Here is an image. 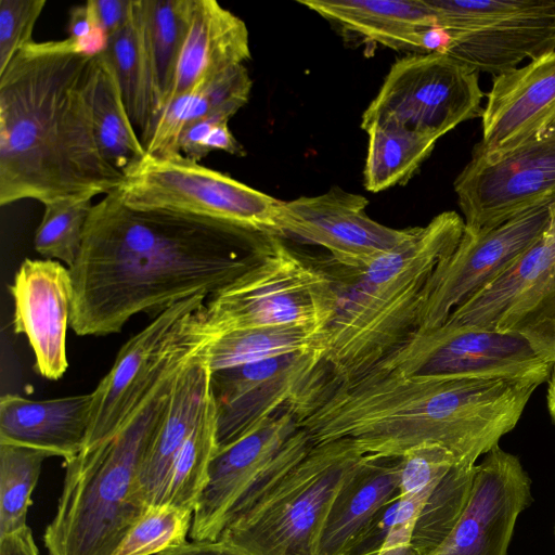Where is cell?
Masks as SVG:
<instances>
[{
	"label": "cell",
	"instance_id": "cell-37",
	"mask_svg": "<svg viewBox=\"0 0 555 555\" xmlns=\"http://www.w3.org/2000/svg\"><path fill=\"white\" fill-rule=\"evenodd\" d=\"M251 86L248 72L242 64L181 94L184 105V129L190 124L218 112H227L234 116L248 102Z\"/></svg>",
	"mask_w": 555,
	"mask_h": 555
},
{
	"label": "cell",
	"instance_id": "cell-30",
	"mask_svg": "<svg viewBox=\"0 0 555 555\" xmlns=\"http://www.w3.org/2000/svg\"><path fill=\"white\" fill-rule=\"evenodd\" d=\"M363 170L372 193L405 184L430 156L438 139L395 126H371Z\"/></svg>",
	"mask_w": 555,
	"mask_h": 555
},
{
	"label": "cell",
	"instance_id": "cell-1",
	"mask_svg": "<svg viewBox=\"0 0 555 555\" xmlns=\"http://www.w3.org/2000/svg\"><path fill=\"white\" fill-rule=\"evenodd\" d=\"M273 233L192 212L140 208L115 192L92 206L69 268V326L78 336L116 334L137 313L218 293L248 268Z\"/></svg>",
	"mask_w": 555,
	"mask_h": 555
},
{
	"label": "cell",
	"instance_id": "cell-25",
	"mask_svg": "<svg viewBox=\"0 0 555 555\" xmlns=\"http://www.w3.org/2000/svg\"><path fill=\"white\" fill-rule=\"evenodd\" d=\"M249 59V35L245 22L215 0H194L172 87L164 107L175 98Z\"/></svg>",
	"mask_w": 555,
	"mask_h": 555
},
{
	"label": "cell",
	"instance_id": "cell-26",
	"mask_svg": "<svg viewBox=\"0 0 555 555\" xmlns=\"http://www.w3.org/2000/svg\"><path fill=\"white\" fill-rule=\"evenodd\" d=\"M400 456L365 455L331 506L318 555H348L377 512L400 494Z\"/></svg>",
	"mask_w": 555,
	"mask_h": 555
},
{
	"label": "cell",
	"instance_id": "cell-31",
	"mask_svg": "<svg viewBox=\"0 0 555 555\" xmlns=\"http://www.w3.org/2000/svg\"><path fill=\"white\" fill-rule=\"evenodd\" d=\"M141 2L153 68L157 118L172 87L194 0H141Z\"/></svg>",
	"mask_w": 555,
	"mask_h": 555
},
{
	"label": "cell",
	"instance_id": "cell-10",
	"mask_svg": "<svg viewBox=\"0 0 555 555\" xmlns=\"http://www.w3.org/2000/svg\"><path fill=\"white\" fill-rule=\"evenodd\" d=\"M444 53L496 77L555 50V0H426Z\"/></svg>",
	"mask_w": 555,
	"mask_h": 555
},
{
	"label": "cell",
	"instance_id": "cell-15",
	"mask_svg": "<svg viewBox=\"0 0 555 555\" xmlns=\"http://www.w3.org/2000/svg\"><path fill=\"white\" fill-rule=\"evenodd\" d=\"M367 205L365 196L338 186L283 202L279 234L322 246L337 266L359 270L411 238L417 228L382 224L369 217Z\"/></svg>",
	"mask_w": 555,
	"mask_h": 555
},
{
	"label": "cell",
	"instance_id": "cell-34",
	"mask_svg": "<svg viewBox=\"0 0 555 555\" xmlns=\"http://www.w3.org/2000/svg\"><path fill=\"white\" fill-rule=\"evenodd\" d=\"M50 456L38 449L0 443V537L28 526L30 495Z\"/></svg>",
	"mask_w": 555,
	"mask_h": 555
},
{
	"label": "cell",
	"instance_id": "cell-9",
	"mask_svg": "<svg viewBox=\"0 0 555 555\" xmlns=\"http://www.w3.org/2000/svg\"><path fill=\"white\" fill-rule=\"evenodd\" d=\"M207 296L195 295L155 317L119 350L92 393L82 450L114 437L157 386L178 372L214 337L205 325Z\"/></svg>",
	"mask_w": 555,
	"mask_h": 555
},
{
	"label": "cell",
	"instance_id": "cell-24",
	"mask_svg": "<svg viewBox=\"0 0 555 555\" xmlns=\"http://www.w3.org/2000/svg\"><path fill=\"white\" fill-rule=\"evenodd\" d=\"M206 346L177 373L166 415L141 466L138 496L147 508L160 504L175 460L211 393Z\"/></svg>",
	"mask_w": 555,
	"mask_h": 555
},
{
	"label": "cell",
	"instance_id": "cell-11",
	"mask_svg": "<svg viewBox=\"0 0 555 555\" xmlns=\"http://www.w3.org/2000/svg\"><path fill=\"white\" fill-rule=\"evenodd\" d=\"M479 73L440 51L397 60L364 111L361 128L395 126L440 139L481 117Z\"/></svg>",
	"mask_w": 555,
	"mask_h": 555
},
{
	"label": "cell",
	"instance_id": "cell-47",
	"mask_svg": "<svg viewBox=\"0 0 555 555\" xmlns=\"http://www.w3.org/2000/svg\"><path fill=\"white\" fill-rule=\"evenodd\" d=\"M547 408L550 414L555 423V363L553 364L550 377H548V388H547Z\"/></svg>",
	"mask_w": 555,
	"mask_h": 555
},
{
	"label": "cell",
	"instance_id": "cell-39",
	"mask_svg": "<svg viewBox=\"0 0 555 555\" xmlns=\"http://www.w3.org/2000/svg\"><path fill=\"white\" fill-rule=\"evenodd\" d=\"M231 117L233 115L230 113L218 112L190 124L180 138V153L197 163L212 151H223L235 156L245 155L244 147L229 128Z\"/></svg>",
	"mask_w": 555,
	"mask_h": 555
},
{
	"label": "cell",
	"instance_id": "cell-44",
	"mask_svg": "<svg viewBox=\"0 0 555 555\" xmlns=\"http://www.w3.org/2000/svg\"><path fill=\"white\" fill-rule=\"evenodd\" d=\"M99 35L104 37L88 1L70 9L67 38L80 44L87 52L94 54L96 51L91 42Z\"/></svg>",
	"mask_w": 555,
	"mask_h": 555
},
{
	"label": "cell",
	"instance_id": "cell-13",
	"mask_svg": "<svg viewBox=\"0 0 555 555\" xmlns=\"http://www.w3.org/2000/svg\"><path fill=\"white\" fill-rule=\"evenodd\" d=\"M465 229L490 230L555 202V135L498 158L472 156L454 181Z\"/></svg>",
	"mask_w": 555,
	"mask_h": 555
},
{
	"label": "cell",
	"instance_id": "cell-14",
	"mask_svg": "<svg viewBox=\"0 0 555 555\" xmlns=\"http://www.w3.org/2000/svg\"><path fill=\"white\" fill-rule=\"evenodd\" d=\"M550 205L519 215L493 229L464 228L455 249L434 270L416 331L442 325L474 294L496 279L542 235Z\"/></svg>",
	"mask_w": 555,
	"mask_h": 555
},
{
	"label": "cell",
	"instance_id": "cell-2",
	"mask_svg": "<svg viewBox=\"0 0 555 555\" xmlns=\"http://www.w3.org/2000/svg\"><path fill=\"white\" fill-rule=\"evenodd\" d=\"M540 385L369 372L340 384L309 382L287 408L313 444L350 438L365 454L399 457L435 443L473 467L515 428Z\"/></svg>",
	"mask_w": 555,
	"mask_h": 555
},
{
	"label": "cell",
	"instance_id": "cell-4",
	"mask_svg": "<svg viewBox=\"0 0 555 555\" xmlns=\"http://www.w3.org/2000/svg\"><path fill=\"white\" fill-rule=\"evenodd\" d=\"M465 223L455 211L435 216L411 238L339 279V301L312 382H351L372 370L418 327L427 283L457 246ZM348 270V269H347Z\"/></svg>",
	"mask_w": 555,
	"mask_h": 555
},
{
	"label": "cell",
	"instance_id": "cell-35",
	"mask_svg": "<svg viewBox=\"0 0 555 555\" xmlns=\"http://www.w3.org/2000/svg\"><path fill=\"white\" fill-rule=\"evenodd\" d=\"M44 211L36 230L34 247L46 259L70 268L80 251L92 199L74 198L43 204Z\"/></svg>",
	"mask_w": 555,
	"mask_h": 555
},
{
	"label": "cell",
	"instance_id": "cell-45",
	"mask_svg": "<svg viewBox=\"0 0 555 555\" xmlns=\"http://www.w3.org/2000/svg\"><path fill=\"white\" fill-rule=\"evenodd\" d=\"M156 555H247L220 541H185Z\"/></svg>",
	"mask_w": 555,
	"mask_h": 555
},
{
	"label": "cell",
	"instance_id": "cell-6",
	"mask_svg": "<svg viewBox=\"0 0 555 555\" xmlns=\"http://www.w3.org/2000/svg\"><path fill=\"white\" fill-rule=\"evenodd\" d=\"M365 455L350 438L313 444L268 492L227 522L218 541L247 555H318L331 506Z\"/></svg>",
	"mask_w": 555,
	"mask_h": 555
},
{
	"label": "cell",
	"instance_id": "cell-27",
	"mask_svg": "<svg viewBox=\"0 0 555 555\" xmlns=\"http://www.w3.org/2000/svg\"><path fill=\"white\" fill-rule=\"evenodd\" d=\"M103 50L117 76L130 119L144 146L156 119L153 68L141 0L133 1L129 21L108 36Z\"/></svg>",
	"mask_w": 555,
	"mask_h": 555
},
{
	"label": "cell",
	"instance_id": "cell-7",
	"mask_svg": "<svg viewBox=\"0 0 555 555\" xmlns=\"http://www.w3.org/2000/svg\"><path fill=\"white\" fill-rule=\"evenodd\" d=\"M554 363L555 315H544L508 330L443 323L415 331L369 372L503 377L543 384Z\"/></svg>",
	"mask_w": 555,
	"mask_h": 555
},
{
	"label": "cell",
	"instance_id": "cell-40",
	"mask_svg": "<svg viewBox=\"0 0 555 555\" xmlns=\"http://www.w3.org/2000/svg\"><path fill=\"white\" fill-rule=\"evenodd\" d=\"M46 0H0V73L33 42V30Z\"/></svg>",
	"mask_w": 555,
	"mask_h": 555
},
{
	"label": "cell",
	"instance_id": "cell-20",
	"mask_svg": "<svg viewBox=\"0 0 555 555\" xmlns=\"http://www.w3.org/2000/svg\"><path fill=\"white\" fill-rule=\"evenodd\" d=\"M13 330L24 334L35 356V370L56 380L68 367L66 333L73 304L69 268L52 259H25L10 285Z\"/></svg>",
	"mask_w": 555,
	"mask_h": 555
},
{
	"label": "cell",
	"instance_id": "cell-42",
	"mask_svg": "<svg viewBox=\"0 0 555 555\" xmlns=\"http://www.w3.org/2000/svg\"><path fill=\"white\" fill-rule=\"evenodd\" d=\"M400 501L401 496L399 494L377 512L357 539L348 555H378L395 524Z\"/></svg>",
	"mask_w": 555,
	"mask_h": 555
},
{
	"label": "cell",
	"instance_id": "cell-38",
	"mask_svg": "<svg viewBox=\"0 0 555 555\" xmlns=\"http://www.w3.org/2000/svg\"><path fill=\"white\" fill-rule=\"evenodd\" d=\"M400 459L399 493L406 498L429 496L449 470L459 464L449 450L435 443L414 447Z\"/></svg>",
	"mask_w": 555,
	"mask_h": 555
},
{
	"label": "cell",
	"instance_id": "cell-8",
	"mask_svg": "<svg viewBox=\"0 0 555 555\" xmlns=\"http://www.w3.org/2000/svg\"><path fill=\"white\" fill-rule=\"evenodd\" d=\"M339 301V279L285 245L274 234L256 262L231 284L208 297L207 331L306 325L326 330Z\"/></svg>",
	"mask_w": 555,
	"mask_h": 555
},
{
	"label": "cell",
	"instance_id": "cell-18",
	"mask_svg": "<svg viewBox=\"0 0 555 555\" xmlns=\"http://www.w3.org/2000/svg\"><path fill=\"white\" fill-rule=\"evenodd\" d=\"M472 156L498 158L555 135V50L493 77Z\"/></svg>",
	"mask_w": 555,
	"mask_h": 555
},
{
	"label": "cell",
	"instance_id": "cell-32",
	"mask_svg": "<svg viewBox=\"0 0 555 555\" xmlns=\"http://www.w3.org/2000/svg\"><path fill=\"white\" fill-rule=\"evenodd\" d=\"M217 450V408L210 393L193 430L171 468L162 504L194 512L208 477V468Z\"/></svg>",
	"mask_w": 555,
	"mask_h": 555
},
{
	"label": "cell",
	"instance_id": "cell-29",
	"mask_svg": "<svg viewBox=\"0 0 555 555\" xmlns=\"http://www.w3.org/2000/svg\"><path fill=\"white\" fill-rule=\"evenodd\" d=\"M325 332L306 325L235 330L214 336L205 352L210 372L321 346Z\"/></svg>",
	"mask_w": 555,
	"mask_h": 555
},
{
	"label": "cell",
	"instance_id": "cell-36",
	"mask_svg": "<svg viewBox=\"0 0 555 555\" xmlns=\"http://www.w3.org/2000/svg\"><path fill=\"white\" fill-rule=\"evenodd\" d=\"M193 511L169 504L151 506L127 532L113 555H156L186 541Z\"/></svg>",
	"mask_w": 555,
	"mask_h": 555
},
{
	"label": "cell",
	"instance_id": "cell-22",
	"mask_svg": "<svg viewBox=\"0 0 555 555\" xmlns=\"http://www.w3.org/2000/svg\"><path fill=\"white\" fill-rule=\"evenodd\" d=\"M555 261V202L540 238L496 279L460 305L444 323L498 330L532 321L535 297Z\"/></svg>",
	"mask_w": 555,
	"mask_h": 555
},
{
	"label": "cell",
	"instance_id": "cell-41",
	"mask_svg": "<svg viewBox=\"0 0 555 555\" xmlns=\"http://www.w3.org/2000/svg\"><path fill=\"white\" fill-rule=\"evenodd\" d=\"M427 499L426 496H401L395 524L378 555H414L412 548L413 528Z\"/></svg>",
	"mask_w": 555,
	"mask_h": 555
},
{
	"label": "cell",
	"instance_id": "cell-46",
	"mask_svg": "<svg viewBox=\"0 0 555 555\" xmlns=\"http://www.w3.org/2000/svg\"><path fill=\"white\" fill-rule=\"evenodd\" d=\"M0 555H39L31 529L22 530L0 537Z\"/></svg>",
	"mask_w": 555,
	"mask_h": 555
},
{
	"label": "cell",
	"instance_id": "cell-21",
	"mask_svg": "<svg viewBox=\"0 0 555 555\" xmlns=\"http://www.w3.org/2000/svg\"><path fill=\"white\" fill-rule=\"evenodd\" d=\"M345 39L397 51L444 52L450 37L436 25L426 0H298Z\"/></svg>",
	"mask_w": 555,
	"mask_h": 555
},
{
	"label": "cell",
	"instance_id": "cell-3",
	"mask_svg": "<svg viewBox=\"0 0 555 555\" xmlns=\"http://www.w3.org/2000/svg\"><path fill=\"white\" fill-rule=\"evenodd\" d=\"M93 54L69 38L33 41L0 73V205L107 195L124 176L98 147Z\"/></svg>",
	"mask_w": 555,
	"mask_h": 555
},
{
	"label": "cell",
	"instance_id": "cell-12",
	"mask_svg": "<svg viewBox=\"0 0 555 555\" xmlns=\"http://www.w3.org/2000/svg\"><path fill=\"white\" fill-rule=\"evenodd\" d=\"M114 192L132 207L192 212L280 235L283 201L182 154L170 157L146 154L124 173Z\"/></svg>",
	"mask_w": 555,
	"mask_h": 555
},
{
	"label": "cell",
	"instance_id": "cell-28",
	"mask_svg": "<svg viewBox=\"0 0 555 555\" xmlns=\"http://www.w3.org/2000/svg\"><path fill=\"white\" fill-rule=\"evenodd\" d=\"M90 108L100 153L124 176L144 158L146 152L130 119L117 76L103 48L93 54Z\"/></svg>",
	"mask_w": 555,
	"mask_h": 555
},
{
	"label": "cell",
	"instance_id": "cell-5",
	"mask_svg": "<svg viewBox=\"0 0 555 555\" xmlns=\"http://www.w3.org/2000/svg\"><path fill=\"white\" fill-rule=\"evenodd\" d=\"M178 372L157 386L114 437L64 461L63 489L43 533L49 555H113L146 512L138 496V477Z\"/></svg>",
	"mask_w": 555,
	"mask_h": 555
},
{
	"label": "cell",
	"instance_id": "cell-23",
	"mask_svg": "<svg viewBox=\"0 0 555 555\" xmlns=\"http://www.w3.org/2000/svg\"><path fill=\"white\" fill-rule=\"evenodd\" d=\"M91 404V392L47 400L5 393L0 399V443L70 460L82 450Z\"/></svg>",
	"mask_w": 555,
	"mask_h": 555
},
{
	"label": "cell",
	"instance_id": "cell-16",
	"mask_svg": "<svg viewBox=\"0 0 555 555\" xmlns=\"http://www.w3.org/2000/svg\"><path fill=\"white\" fill-rule=\"evenodd\" d=\"M322 358L321 345L210 372L217 408L216 451L287 406L315 373Z\"/></svg>",
	"mask_w": 555,
	"mask_h": 555
},
{
	"label": "cell",
	"instance_id": "cell-19",
	"mask_svg": "<svg viewBox=\"0 0 555 555\" xmlns=\"http://www.w3.org/2000/svg\"><path fill=\"white\" fill-rule=\"evenodd\" d=\"M298 428L294 414L285 406L216 451L193 512L189 533L192 541L218 540L235 502L274 462Z\"/></svg>",
	"mask_w": 555,
	"mask_h": 555
},
{
	"label": "cell",
	"instance_id": "cell-48",
	"mask_svg": "<svg viewBox=\"0 0 555 555\" xmlns=\"http://www.w3.org/2000/svg\"><path fill=\"white\" fill-rule=\"evenodd\" d=\"M554 537H555V527H554Z\"/></svg>",
	"mask_w": 555,
	"mask_h": 555
},
{
	"label": "cell",
	"instance_id": "cell-33",
	"mask_svg": "<svg viewBox=\"0 0 555 555\" xmlns=\"http://www.w3.org/2000/svg\"><path fill=\"white\" fill-rule=\"evenodd\" d=\"M475 470L455 464L429 494L414 524V555H429L449 537L467 505Z\"/></svg>",
	"mask_w": 555,
	"mask_h": 555
},
{
	"label": "cell",
	"instance_id": "cell-17",
	"mask_svg": "<svg viewBox=\"0 0 555 555\" xmlns=\"http://www.w3.org/2000/svg\"><path fill=\"white\" fill-rule=\"evenodd\" d=\"M531 479L519 459L493 448L476 464L467 505L449 537L429 555H507Z\"/></svg>",
	"mask_w": 555,
	"mask_h": 555
},
{
	"label": "cell",
	"instance_id": "cell-43",
	"mask_svg": "<svg viewBox=\"0 0 555 555\" xmlns=\"http://www.w3.org/2000/svg\"><path fill=\"white\" fill-rule=\"evenodd\" d=\"M134 0H89L99 28L105 37L113 35L129 21Z\"/></svg>",
	"mask_w": 555,
	"mask_h": 555
}]
</instances>
